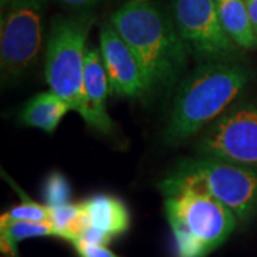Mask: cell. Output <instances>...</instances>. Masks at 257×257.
<instances>
[{
    "label": "cell",
    "instance_id": "cell-1",
    "mask_svg": "<svg viewBox=\"0 0 257 257\" xmlns=\"http://www.w3.org/2000/svg\"><path fill=\"white\" fill-rule=\"evenodd\" d=\"M110 23L139 59L149 90L170 89L177 82L190 53L160 0H128Z\"/></svg>",
    "mask_w": 257,
    "mask_h": 257
},
{
    "label": "cell",
    "instance_id": "cell-2",
    "mask_svg": "<svg viewBox=\"0 0 257 257\" xmlns=\"http://www.w3.org/2000/svg\"><path fill=\"white\" fill-rule=\"evenodd\" d=\"M251 79L239 62H206L189 74L176 94L166 139L179 142L219 119Z\"/></svg>",
    "mask_w": 257,
    "mask_h": 257
},
{
    "label": "cell",
    "instance_id": "cell-3",
    "mask_svg": "<svg viewBox=\"0 0 257 257\" xmlns=\"http://www.w3.org/2000/svg\"><path fill=\"white\" fill-rule=\"evenodd\" d=\"M177 257H206L236 229L237 217L209 193L167 176L160 183Z\"/></svg>",
    "mask_w": 257,
    "mask_h": 257
},
{
    "label": "cell",
    "instance_id": "cell-4",
    "mask_svg": "<svg viewBox=\"0 0 257 257\" xmlns=\"http://www.w3.org/2000/svg\"><path fill=\"white\" fill-rule=\"evenodd\" d=\"M92 28L89 16L64 18L57 15L47 36L45 76L50 90L70 109L82 114L86 40Z\"/></svg>",
    "mask_w": 257,
    "mask_h": 257
},
{
    "label": "cell",
    "instance_id": "cell-5",
    "mask_svg": "<svg viewBox=\"0 0 257 257\" xmlns=\"http://www.w3.org/2000/svg\"><path fill=\"white\" fill-rule=\"evenodd\" d=\"M170 176L209 193L237 220H248L257 211V169L200 156L180 162Z\"/></svg>",
    "mask_w": 257,
    "mask_h": 257
},
{
    "label": "cell",
    "instance_id": "cell-6",
    "mask_svg": "<svg viewBox=\"0 0 257 257\" xmlns=\"http://www.w3.org/2000/svg\"><path fill=\"white\" fill-rule=\"evenodd\" d=\"M47 0H13L2 18L0 66L3 82L16 80L37 62L43 45Z\"/></svg>",
    "mask_w": 257,
    "mask_h": 257
},
{
    "label": "cell",
    "instance_id": "cell-7",
    "mask_svg": "<svg viewBox=\"0 0 257 257\" xmlns=\"http://www.w3.org/2000/svg\"><path fill=\"white\" fill-rule=\"evenodd\" d=\"M172 16L189 53L199 62H237L239 46L221 26L216 0H173Z\"/></svg>",
    "mask_w": 257,
    "mask_h": 257
},
{
    "label": "cell",
    "instance_id": "cell-8",
    "mask_svg": "<svg viewBox=\"0 0 257 257\" xmlns=\"http://www.w3.org/2000/svg\"><path fill=\"white\" fill-rule=\"evenodd\" d=\"M199 155L257 169V106L224 111L199 140Z\"/></svg>",
    "mask_w": 257,
    "mask_h": 257
},
{
    "label": "cell",
    "instance_id": "cell-9",
    "mask_svg": "<svg viewBox=\"0 0 257 257\" xmlns=\"http://www.w3.org/2000/svg\"><path fill=\"white\" fill-rule=\"evenodd\" d=\"M100 53L110 93L120 97H140L149 90L146 74L136 55L111 23L100 30Z\"/></svg>",
    "mask_w": 257,
    "mask_h": 257
},
{
    "label": "cell",
    "instance_id": "cell-10",
    "mask_svg": "<svg viewBox=\"0 0 257 257\" xmlns=\"http://www.w3.org/2000/svg\"><path fill=\"white\" fill-rule=\"evenodd\" d=\"M110 92L107 73L103 64L100 50L87 49L83 79L82 116L87 124L101 133L111 130V119L106 110V100Z\"/></svg>",
    "mask_w": 257,
    "mask_h": 257
},
{
    "label": "cell",
    "instance_id": "cell-11",
    "mask_svg": "<svg viewBox=\"0 0 257 257\" xmlns=\"http://www.w3.org/2000/svg\"><path fill=\"white\" fill-rule=\"evenodd\" d=\"M80 206L83 211V227H94L109 234L111 239L121 236L130 227L127 206L123 200L111 194H94L80 202Z\"/></svg>",
    "mask_w": 257,
    "mask_h": 257
},
{
    "label": "cell",
    "instance_id": "cell-12",
    "mask_svg": "<svg viewBox=\"0 0 257 257\" xmlns=\"http://www.w3.org/2000/svg\"><path fill=\"white\" fill-rule=\"evenodd\" d=\"M69 110H72L70 106L56 93L49 90L36 94L23 106L20 120L26 126L40 128L52 135Z\"/></svg>",
    "mask_w": 257,
    "mask_h": 257
},
{
    "label": "cell",
    "instance_id": "cell-13",
    "mask_svg": "<svg viewBox=\"0 0 257 257\" xmlns=\"http://www.w3.org/2000/svg\"><path fill=\"white\" fill-rule=\"evenodd\" d=\"M221 26L227 36L243 49L257 47V36L253 30L244 0H216Z\"/></svg>",
    "mask_w": 257,
    "mask_h": 257
},
{
    "label": "cell",
    "instance_id": "cell-14",
    "mask_svg": "<svg viewBox=\"0 0 257 257\" xmlns=\"http://www.w3.org/2000/svg\"><path fill=\"white\" fill-rule=\"evenodd\" d=\"M43 236L57 237V233L47 221H18L0 226L2 251L10 257H18V244L22 240Z\"/></svg>",
    "mask_w": 257,
    "mask_h": 257
},
{
    "label": "cell",
    "instance_id": "cell-15",
    "mask_svg": "<svg viewBox=\"0 0 257 257\" xmlns=\"http://www.w3.org/2000/svg\"><path fill=\"white\" fill-rule=\"evenodd\" d=\"M47 223L55 229L57 237L72 243L79 237L83 227V211L80 203H69L63 206L49 207Z\"/></svg>",
    "mask_w": 257,
    "mask_h": 257
},
{
    "label": "cell",
    "instance_id": "cell-16",
    "mask_svg": "<svg viewBox=\"0 0 257 257\" xmlns=\"http://www.w3.org/2000/svg\"><path fill=\"white\" fill-rule=\"evenodd\" d=\"M16 192L22 196V203L12 207L8 211H5L0 217V226H6L10 223L18 221H47L49 219V207L46 204H40L35 200L29 199L25 196V193L20 190L16 184H13Z\"/></svg>",
    "mask_w": 257,
    "mask_h": 257
},
{
    "label": "cell",
    "instance_id": "cell-17",
    "mask_svg": "<svg viewBox=\"0 0 257 257\" xmlns=\"http://www.w3.org/2000/svg\"><path fill=\"white\" fill-rule=\"evenodd\" d=\"M42 196L49 207L69 204L72 200V186L66 176L59 172H52L42 184Z\"/></svg>",
    "mask_w": 257,
    "mask_h": 257
},
{
    "label": "cell",
    "instance_id": "cell-18",
    "mask_svg": "<svg viewBox=\"0 0 257 257\" xmlns=\"http://www.w3.org/2000/svg\"><path fill=\"white\" fill-rule=\"evenodd\" d=\"M72 244L79 257H119L107 246L92 244V243H86V241H80V240H74L72 241Z\"/></svg>",
    "mask_w": 257,
    "mask_h": 257
},
{
    "label": "cell",
    "instance_id": "cell-19",
    "mask_svg": "<svg viewBox=\"0 0 257 257\" xmlns=\"http://www.w3.org/2000/svg\"><path fill=\"white\" fill-rule=\"evenodd\" d=\"M55 2L59 3L60 6H63L64 9L84 13V12H89V10L97 8L104 0H55Z\"/></svg>",
    "mask_w": 257,
    "mask_h": 257
},
{
    "label": "cell",
    "instance_id": "cell-20",
    "mask_svg": "<svg viewBox=\"0 0 257 257\" xmlns=\"http://www.w3.org/2000/svg\"><path fill=\"white\" fill-rule=\"evenodd\" d=\"M244 2H246V6H247L251 26H253V30H254L257 36V0H244Z\"/></svg>",
    "mask_w": 257,
    "mask_h": 257
},
{
    "label": "cell",
    "instance_id": "cell-21",
    "mask_svg": "<svg viewBox=\"0 0 257 257\" xmlns=\"http://www.w3.org/2000/svg\"><path fill=\"white\" fill-rule=\"evenodd\" d=\"M12 2H13V0H0V5H2V10L8 9Z\"/></svg>",
    "mask_w": 257,
    "mask_h": 257
}]
</instances>
